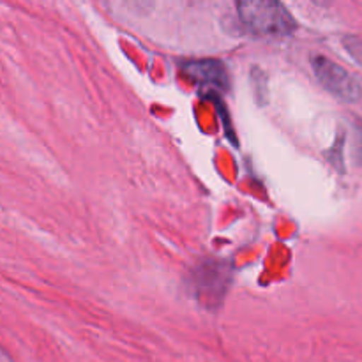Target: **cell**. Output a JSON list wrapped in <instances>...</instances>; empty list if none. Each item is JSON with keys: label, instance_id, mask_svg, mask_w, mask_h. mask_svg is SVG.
<instances>
[{"label": "cell", "instance_id": "2", "mask_svg": "<svg viewBox=\"0 0 362 362\" xmlns=\"http://www.w3.org/2000/svg\"><path fill=\"white\" fill-rule=\"evenodd\" d=\"M311 66L318 81L334 98L345 103H357L362 98L361 81L338 62L324 55H315L311 59Z\"/></svg>", "mask_w": 362, "mask_h": 362}, {"label": "cell", "instance_id": "5", "mask_svg": "<svg viewBox=\"0 0 362 362\" xmlns=\"http://www.w3.org/2000/svg\"><path fill=\"white\" fill-rule=\"evenodd\" d=\"M343 48L346 49V53H349L359 66H362V37L352 34L345 35V37H343Z\"/></svg>", "mask_w": 362, "mask_h": 362}, {"label": "cell", "instance_id": "3", "mask_svg": "<svg viewBox=\"0 0 362 362\" xmlns=\"http://www.w3.org/2000/svg\"><path fill=\"white\" fill-rule=\"evenodd\" d=\"M182 69L187 76L197 80L198 83L221 88V90H228L230 76L225 64H223L221 60H216V59L186 60V62L182 64Z\"/></svg>", "mask_w": 362, "mask_h": 362}, {"label": "cell", "instance_id": "4", "mask_svg": "<svg viewBox=\"0 0 362 362\" xmlns=\"http://www.w3.org/2000/svg\"><path fill=\"white\" fill-rule=\"evenodd\" d=\"M251 81H253L255 98H257V101L260 103V105H264L269 98V88L265 87V83H267V76H265V73L262 69L253 67V69H251Z\"/></svg>", "mask_w": 362, "mask_h": 362}, {"label": "cell", "instance_id": "6", "mask_svg": "<svg viewBox=\"0 0 362 362\" xmlns=\"http://www.w3.org/2000/svg\"><path fill=\"white\" fill-rule=\"evenodd\" d=\"M356 154L357 159L362 163V120L356 126Z\"/></svg>", "mask_w": 362, "mask_h": 362}, {"label": "cell", "instance_id": "1", "mask_svg": "<svg viewBox=\"0 0 362 362\" xmlns=\"http://www.w3.org/2000/svg\"><path fill=\"white\" fill-rule=\"evenodd\" d=\"M237 14L244 27L258 35L283 37L297 28L292 13L276 0H243L237 4Z\"/></svg>", "mask_w": 362, "mask_h": 362}]
</instances>
